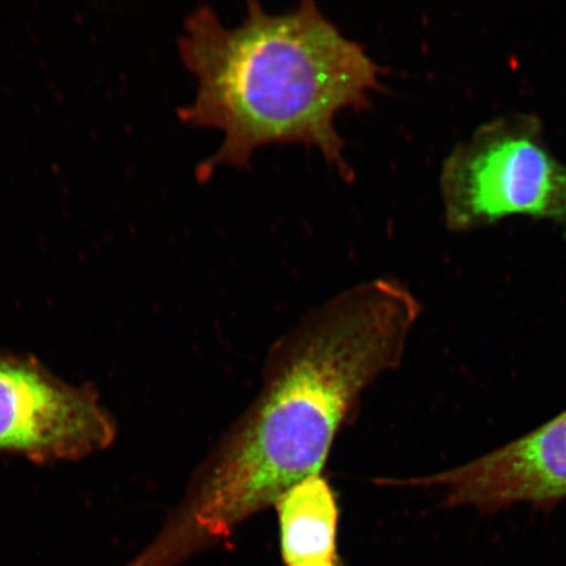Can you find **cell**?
<instances>
[{
    "instance_id": "2",
    "label": "cell",
    "mask_w": 566,
    "mask_h": 566,
    "mask_svg": "<svg viewBox=\"0 0 566 566\" xmlns=\"http://www.w3.org/2000/svg\"><path fill=\"white\" fill-rule=\"evenodd\" d=\"M247 7L237 27H226L208 4L198 6L184 24L180 54L197 92L179 117L224 136L197 167V179L208 180L219 166L245 168L269 144H304L317 147L352 181L336 116L370 108L380 66L313 0L282 13H269L256 0Z\"/></svg>"
},
{
    "instance_id": "6",
    "label": "cell",
    "mask_w": 566,
    "mask_h": 566,
    "mask_svg": "<svg viewBox=\"0 0 566 566\" xmlns=\"http://www.w3.org/2000/svg\"><path fill=\"white\" fill-rule=\"evenodd\" d=\"M285 566H337L338 505L322 473L301 481L275 504Z\"/></svg>"
},
{
    "instance_id": "4",
    "label": "cell",
    "mask_w": 566,
    "mask_h": 566,
    "mask_svg": "<svg viewBox=\"0 0 566 566\" xmlns=\"http://www.w3.org/2000/svg\"><path fill=\"white\" fill-rule=\"evenodd\" d=\"M115 436L92 389L66 384L33 358L0 352V454L76 460L108 448Z\"/></svg>"
},
{
    "instance_id": "3",
    "label": "cell",
    "mask_w": 566,
    "mask_h": 566,
    "mask_svg": "<svg viewBox=\"0 0 566 566\" xmlns=\"http://www.w3.org/2000/svg\"><path fill=\"white\" fill-rule=\"evenodd\" d=\"M446 223L469 231L511 216L565 221L566 166L543 137L541 119L511 115L480 126L444 160Z\"/></svg>"
},
{
    "instance_id": "1",
    "label": "cell",
    "mask_w": 566,
    "mask_h": 566,
    "mask_svg": "<svg viewBox=\"0 0 566 566\" xmlns=\"http://www.w3.org/2000/svg\"><path fill=\"white\" fill-rule=\"evenodd\" d=\"M421 306L399 281L360 283L269 350L253 401L198 464L160 533L125 566H177L322 473L338 431L405 356Z\"/></svg>"
},
{
    "instance_id": "7",
    "label": "cell",
    "mask_w": 566,
    "mask_h": 566,
    "mask_svg": "<svg viewBox=\"0 0 566 566\" xmlns=\"http://www.w3.org/2000/svg\"><path fill=\"white\" fill-rule=\"evenodd\" d=\"M337 566H342V565H337Z\"/></svg>"
},
{
    "instance_id": "5",
    "label": "cell",
    "mask_w": 566,
    "mask_h": 566,
    "mask_svg": "<svg viewBox=\"0 0 566 566\" xmlns=\"http://www.w3.org/2000/svg\"><path fill=\"white\" fill-rule=\"evenodd\" d=\"M400 485L441 490L443 506L473 507L481 513L516 504L554 506L566 499V410L473 462Z\"/></svg>"
}]
</instances>
